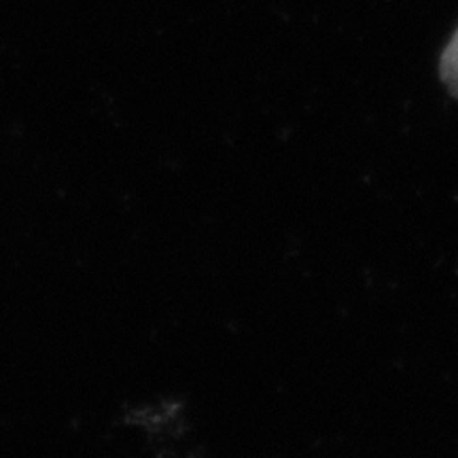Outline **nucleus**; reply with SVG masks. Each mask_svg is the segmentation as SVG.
Wrapping results in <instances>:
<instances>
[{
    "label": "nucleus",
    "instance_id": "nucleus-1",
    "mask_svg": "<svg viewBox=\"0 0 458 458\" xmlns=\"http://www.w3.org/2000/svg\"><path fill=\"white\" fill-rule=\"evenodd\" d=\"M439 77H442L450 94L458 100V28L452 34L450 43L445 45L442 60H439Z\"/></svg>",
    "mask_w": 458,
    "mask_h": 458
}]
</instances>
